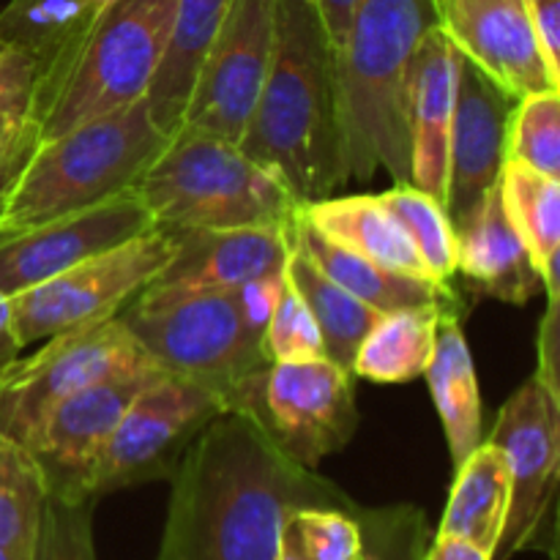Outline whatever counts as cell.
<instances>
[{
    "instance_id": "cell-1",
    "label": "cell",
    "mask_w": 560,
    "mask_h": 560,
    "mask_svg": "<svg viewBox=\"0 0 560 560\" xmlns=\"http://www.w3.org/2000/svg\"><path fill=\"white\" fill-rule=\"evenodd\" d=\"M353 503L290 459L249 413L230 408L191 441L170 476L156 560H277L293 509Z\"/></svg>"
},
{
    "instance_id": "cell-2",
    "label": "cell",
    "mask_w": 560,
    "mask_h": 560,
    "mask_svg": "<svg viewBox=\"0 0 560 560\" xmlns=\"http://www.w3.org/2000/svg\"><path fill=\"white\" fill-rule=\"evenodd\" d=\"M238 145L301 206L348 184L334 44L310 0H277L271 66Z\"/></svg>"
},
{
    "instance_id": "cell-3",
    "label": "cell",
    "mask_w": 560,
    "mask_h": 560,
    "mask_svg": "<svg viewBox=\"0 0 560 560\" xmlns=\"http://www.w3.org/2000/svg\"><path fill=\"white\" fill-rule=\"evenodd\" d=\"M435 25V0H355L334 52L348 180L386 170L410 184L408 69L421 36Z\"/></svg>"
},
{
    "instance_id": "cell-4",
    "label": "cell",
    "mask_w": 560,
    "mask_h": 560,
    "mask_svg": "<svg viewBox=\"0 0 560 560\" xmlns=\"http://www.w3.org/2000/svg\"><path fill=\"white\" fill-rule=\"evenodd\" d=\"M167 140L142 98L129 109L36 142L0 197V241L131 191Z\"/></svg>"
},
{
    "instance_id": "cell-5",
    "label": "cell",
    "mask_w": 560,
    "mask_h": 560,
    "mask_svg": "<svg viewBox=\"0 0 560 560\" xmlns=\"http://www.w3.org/2000/svg\"><path fill=\"white\" fill-rule=\"evenodd\" d=\"M135 191L153 224L173 233L293 224L301 208L244 148L191 129L170 135Z\"/></svg>"
},
{
    "instance_id": "cell-6",
    "label": "cell",
    "mask_w": 560,
    "mask_h": 560,
    "mask_svg": "<svg viewBox=\"0 0 560 560\" xmlns=\"http://www.w3.org/2000/svg\"><path fill=\"white\" fill-rule=\"evenodd\" d=\"M175 5L178 0H115L38 104L36 142L142 102L167 49Z\"/></svg>"
},
{
    "instance_id": "cell-7",
    "label": "cell",
    "mask_w": 560,
    "mask_h": 560,
    "mask_svg": "<svg viewBox=\"0 0 560 560\" xmlns=\"http://www.w3.org/2000/svg\"><path fill=\"white\" fill-rule=\"evenodd\" d=\"M118 317L159 370L202 383L224 399L246 375L268 364L260 339L241 320L235 290L148 284Z\"/></svg>"
},
{
    "instance_id": "cell-8",
    "label": "cell",
    "mask_w": 560,
    "mask_h": 560,
    "mask_svg": "<svg viewBox=\"0 0 560 560\" xmlns=\"http://www.w3.org/2000/svg\"><path fill=\"white\" fill-rule=\"evenodd\" d=\"M228 405L249 413L304 468L348 446L359 427L353 375L331 359L273 361L246 375Z\"/></svg>"
},
{
    "instance_id": "cell-9",
    "label": "cell",
    "mask_w": 560,
    "mask_h": 560,
    "mask_svg": "<svg viewBox=\"0 0 560 560\" xmlns=\"http://www.w3.org/2000/svg\"><path fill=\"white\" fill-rule=\"evenodd\" d=\"M178 235L151 228L113 249L93 255L58 277L11 295L14 331L22 348L69 328L118 317L173 262Z\"/></svg>"
},
{
    "instance_id": "cell-10",
    "label": "cell",
    "mask_w": 560,
    "mask_h": 560,
    "mask_svg": "<svg viewBox=\"0 0 560 560\" xmlns=\"http://www.w3.org/2000/svg\"><path fill=\"white\" fill-rule=\"evenodd\" d=\"M485 441L501 448L509 465V512L492 560L528 550L556 558L560 399L530 377L503 402Z\"/></svg>"
},
{
    "instance_id": "cell-11",
    "label": "cell",
    "mask_w": 560,
    "mask_h": 560,
    "mask_svg": "<svg viewBox=\"0 0 560 560\" xmlns=\"http://www.w3.org/2000/svg\"><path fill=\"white\" fill-rule=\"evenodd\" d=\"M228 399L189 377L156 370L120 416L91 481V498L113 495L153 481H170L180 457Z\"/></svg>"
},
{
    "instance_id": "cell-12",
    "label": "cell",
    "mask_w": 560,
    "mask_h": 560,
    "mask_svg": "<svg viewBox=\"0 0 560 560\" xmlns=\"http://www.w3.org/2000/svg\"><path fill=\"white\" fill-rule=\"evenodd\" d=\"M140 366H156L120 317L44 339L31 359L0 372V432L25 446L44 419L82 388Z\"/></svg>"
},
{
    "instance_id": "cell-13",
    "label": "cell",
    "mask_w": 560,
    "mask_h": 560,
    "mask_svg": "<svg viewBox=\"0 0 560 560\" xmlns=\"http://www.w3.org/2000/svg\"><path fill=\"white\" fill-rule=\"evenodd\" d=\"M273 11L277 0H233L202 55L178 129L238 145L271 66Z\"/></svg>"
},
{
    "instance_id": "cell-14",
    "label": "cell",
    "mask_w": 560,
    "mask_h": 560,
    "mask_svg": "<svg viewBox=\"0 0 560 560\" xmlns=\"http://www.w3.org/2000/svg\"><path fill=\"white\" fill-rule=\"evenodd\" d=\"M159 366L109 375L60 402L25 443L42 468L47 492L66 501H93L91 481L104 448L135 394ZM96 503V501H93Z\"/></svg>"
},
{
    "instance_id": "cell-15",
    "label": "cell",
    "mask_w": 560,
    "mask_h": 560,
    "mask_svg": "<svg viewBox=\"0 0 560 560\" xmlns=\"http://www.w3.org/2000/svg\"><path fill=\"white\" fill-rule=\"evenodd\" d=\"M156 228L135 189L0 241V290L16 295Z\"/></svg>"
},
{
    "instance_id": "cell-16",
    "label": "cell",
    "mask_w": 560,
    "mask_h": 560,
    "mask_svg": "<svg viewBox=\"0 0 560 560\" xmlns=\"http://www.w3.org/2000/svg\"><path fill=\"white\" fill-rule=\"evenodd\" d=\"M435 22L463 58L514 98L560 91L541 58L525 0H435Z\"/></svg>"
},
{
    "instance_id": "cell-17",
    "label": "cell",
    "mask_w": 560,
    "mask_h": 560,
    "mask_svg": "<svg viewBox=\"0 0 560 560\" xmlns=\"http://www.w3.org/2000/svg\"><path fill=\"white\" fill-rule=\"evenodd\" d=\"M514 107L517 98L512 93L463 58L448 145V191L443 206L452 222H459L487 195V189L501 180Z\"/></svg>"
},
{
    "instance_id": "cell-18",
    "label": "cell",
    "mask_w": 560,
    "mask_h": 560,
    "mask_svg": "<svg viewBox=\"0 0 560 560\" xmlns=\"http://www.w3.org/2000/svg\"><path fill=\"white\" fill-rule=\"evenodd\" d=\"M463 55L435 25L421 36L408 69V137L410 184L441 206L448 191V145L457 109Z\"/></svg>"
},
{
    "instance_id": "cell-19",
    "label": "cell",
    "mask_w": 560,
    "mask_h": 560,
    "mask_svg": "<svg viewBox=\"0 0 560 560\" xmlns=\"http://www.w3.org/2000/svg\"><path fill=\"white\" fill-rule=\"evenodd\" d=\"M175 235H178V252L173 262L159 273L156 282H151L156 288L238 290L249 279L282 271L293 246V224L184 230Z\"/></svg>"
},
{
    "instance_id": "cell-20",
    "label": "cell",
    "mask_w": 560,
    "mask_h": 560,
    "mask_svg": "<svg viewBox=\"0 0 560 560\" xmlns=\"http://www.w3.org/2000/svg\"><path fill=\"white\" fill-rule=\"evenodd\" d=\"M454 230L457 277H463L470 290L512 306H525L545 290L539 266L509 222L498 184L487 189L459 222H454Z\"/></svg>"
},
{
    "instance_id": "cell-21",
    "label": "cell",
    "mask_w": 560,
    "mask_h": 560,
    "mask_svg": "<svg viewBox=\"0 0 560 560\" xmlns=\"http://www.w3.org/2000/svg\"><path fill=\"white\" fill-rule=\"evenodd\" d=\"M301 217L326 238L399 277L432 282L402 224L377 195H331L301 206ZM435 284V282H432ZM441 288V284H438Z\"/></svg>"
},
{
    "instance_id": "cell-22",
    "label": "cell",
    "mask_w": 560,
    "mask_h": 560,
    "mask_svg": "<svg viewBox=\"0 0 560 560\" xmlns=\"http://www.w3.org/2000/svg\"><path fill=\"white\" fill-rule=\"evenodd\" d=\"M432 402L441 416L448 457L454 468L485 441L481 435V392L474 355L463 331V306L441 315L435 331V350L424 370Z\"/></svg>"
},
{
    "instance_id": "cell-23",
    "label": "cell",
    "mask_w": 560,
    "mask_h": 560,
    "mask_svg": "<svg viewBox=\"0 0 560 560\" xmlns=\"http://www.w3.org/2000/svg\"><path fill=\"white\" fill-rule=\"evenodd\" d=\"M293 241L328 279H334L339 288H345L364 304L375 306L377 312L408 310V306L424 304H463L454 288H438L432 282H421V279L399 277V273L386 271L377 262L334 244L331 238H326L320 230H315L301 217V208L293 222Z\"/></svg>"
},
{
    "instance_id": "cell-24",
    "label": "cell",
    "mask_w": 560,
    "mask_h": 560,
    "mask_svg": "<svg viewBox=\"0 0 560 560\" xmlns=\"http://www.w3.org/2000/svg\"><path fill=\"white\" fill-rule=\"evenodd\" d=\"M233 0H178L167 49L145 93L151 118L164 135L178 131L202 55L211 47Z\"/></svg>"
},
{
    "instance_id": "cell-25",
    "label": "cell",
    "mask_w": 560,
    "mask_h": 560,
    "mask_svg": "<svg viewBox=\"0 0 560 560\" xmlns=\"http://www.w3.org/2000/svg\"><path fill=\"white\" fill-rule=\"evenodd\" d=\"M509 512V465L506 457L490 441H481L459 468H454V485L443 509L441 536H454L495 552Z\"/></svg>"
},
{
    "instance_id": "cell-26",
    "label": "cell",
    "mask_w": 560,
    "mask_h": 560,
    "mask_svg": "<svg viewBox=\"0 0 560 560\" xmlns=\"http://www.w3.org/2000/svg\"><path fill=\"white\" fill-rule=\"evenodd\" d=\"M463 304H424L383 312L359 345L353 377L372 383H410L424 375L435 350L438 320L446 310Z\"/></svg>"
},
{
    "instance_id": "cell-27",
    "label": "cell",
    "mask_w": 560,
    "mask_h": 560,
    "mask_svg": "<svg viewBox=\"0 0 560 560\" xmlns=\"http://www.w3.org/2000/svg\"><path fill=\"white\" fill-rule=\"evenodd\" d=\"M284 273H288L290 284L299 290V295L310 306L312 317H315L317 331L323 337V348H326V359H331L342 370H353L359 345L364 342V337L383 312L364 304V301L350 295L345 288H339L334 279H328L295 241L290 246Z\"/></svg>"
},
{
    "instance_id": "cell-28",
    "label": "cell",
    "mask_w": 560,
    "mask_h": 560,
    "mask_svg": "<svg viewBox=\"0 0 560 560\" xmlns=\"http://www.w3.org/2000/svg\"><path fill=\"white\" fill-rule=\"evenodd\" d=\"M501 200L509 222L528 246L539 266L545 293H556L560 257V178H550L525 164L506 159L501 180Z\"/></svg>"
},
{
    "instance_id": "cell-29",
    "label": "cell",
    "mask_w": 560,
    "mask_h": 560,
    "mask_svg": "<svg viewBox=\"0 0 560 560\" xmlns=\"http://www.w3.org/2000/svg\"><path fill=\"white\" fill-rule=\"evenodd\" d=\"M377 197L402 224L432 282L452 288V279L457 277V230L446 208L413 184H394Z\"/></svg>"
},
{
    "instance_id": "cell-30",
    "label": "cell",
    "mask_w": 560,
    "mask_h": 560,
    "mask_svg": "<svg viewBox=\"0 0 560 560\" xmlns=\"http://www.w3.org/2000/svg\"><path fill=\"white\" fill-rule=\"evenodd\" d=\"M277 560H366L353 506H299L284 517Z\"/></svg>"
},
{
    "instance_id": "cell-31",
    "label": "cell",
    "mask_w": 560,
    "mask_h": 560,
    "mask_svg": "<svg viewBox=\"0 0 560 560\" xmlns=\"http://www.w3.org/2000/svg\"><path fill=\"white\" fill-rule=\"evenodd\" d=\"M36 58L20 44H0V153L36 145Z\"/></svg>"
},
{
    "instance_id": "cell-32",
    "label": "cell",
    "mask_w": 560,
    "mask_h": 560,
    "mask_svg": "<svg viewBox=\"0 0 560 560\" xmlns=\"http://www.w3.org/2000/svg\"><path fill=\"white\" fill-rule=\"evenodd\" d=\"M506 159L560 178V91L517 98L509 126Z\"/></svg>"
},
{
    "instance_id": "cell-33",
    "label": "cell",
    "mask_w": 560,
    "mask_h": 560,
    "mask_svg": "<svg viewBox=\"0 0 560 560\" xmlns=\"http://www.w3.org/2000/svg\"><path fill=\"white\" fill-rule=\"evenodd\" d=\"M93 501L47 495L33 560H98L93 545Z\"/></svg>"
},
{
    "instance_id": "cell-34",
    "label": "cell",
    "mask_w": 560,
    "mask_h": 560,
    "mask_svg": "<svg viewBox=\"0 0 560 560\" xmlns=\"http://www.w3.org/2000/svg\"><path fill=\"white\" fill-rule=\"evenodd\" d=\"M366 560H421L430 547L424 514L416 506H359Z\"/></svg>"
},
{
    "instance_id": "cell-35",
    "label": "cell",
    "mask_w": 560,
    "mask_h": 560,
    "mask_svg": "<svg viewBox=\"0 0 560 560\" xmlns=\"http://www.w3.org/2000/svg\"><path fill=\"white\" fill-rule=\"evenodd\" d=\"M262 355H266L268 364H273V361L326 359V348H323L315 317H312L310 306L304 304L299 290L290 284V279L284 282L282 299H279L266 334H262Z\"/></svg>"
},
{
    "instance_id": "cell-36",
    "label": "cell",
    "mask_w": 560,
    "mask_h": 560,
    "mask_svg": "<svg viewBox=\"0 0 560 560\" xmlns=\"http://www.w3.org/2000/svg\"><path fill=\"white\" fill-rule=\"evenodd\" d=\"M284 282H288V277H284V268H282V271L262 273V277L249 279V282L241 284V288L235 290L241 320H244L246 331H249L252 337L260 339V345H262V334H266L268 320H271L273 310H277L279 299H282Z\"/></svg>"
},
{
    "instance_id": "cell-37",
    "label": "cell",
    "mask_w": 560,
    "mask_h": 560,
    "mask_svg": "<svg viewBox=\"0 0 560 560\" xmlns=\"http://www.w3.org/2000/svg\"><path fill=\"white\" fill-rule=\"evenodd\" d=\"M534 377L560 399V290L547 293V310L539 323V366Z\"/></svg>"
},
{
    "instance_id": "cell-38",
    "label": "cell",
    "mask_w": 560,
    "mask_h": 560,
    "mask_svg": "<svg viewBox=\"0 0 560 560\" xmlns=\"http://www.w3.org/2000/svg\"><path fill=\"white\" fill-rule=\"evenodd\" d=\"M530 27L550 74L560 82V0H525Z\"/></svg>"
},
{
    "instance_id": "cell-39",
    "label": "cell",
    "mask_w": 560,
    "mask_h": 560,
    "mask_svg": "<svg viewBox=\"0 0 560 560\" xmlns=\"http://www.w3.org/2000/svg\"><path fill=\"white\" fill-rule=\"evenodd\" d=\"M421 560H492V556L490 552L479 550L476 545H470V541L435 534V539L430 541V547H427L424 558Z\"/></svg>"
},
{
    "instance_id": "cell-40",
    "label": "cell",
    "mask_w": 560,
    "mask_h": 560,
    "mask_svg": "<svg viewBox=\"0 0 560 560\" xmlns=\"http://www.w3.org/2000/svg\"><path fill=\"white\" fill-rule=\"evenodd\" d=\"M310 3H315V9L320 11L323 25H326L328 38L334 44V52H337L345 38V31H348L350 11H353L355 0H310Z\"/></svg>"
},
{
    "instance_id": "cell-41",
    "label": "cell",
    "mask_w": 560,
    "mask_h": 560,
    "mask_svg": "<svg viewBox=\"0 0 560 560\" xmlns=\"http://www.w3.org/2000/svg\"><path fill=\"white\" fill-rule=\"evenodd\" d=\"M20 339L14 331V315H11V299L0 290V372L20 359Z\"/></svg>"
},
{
    "instance_id": "cell-42",
    "label": "cell",
    "mask_w": 560,
    "mask_h": 560,
    "mask_svg": "<svg viewBox=\"0 0 560 560\" xmlns=\"http://www.w3.org/2000/svg\"><path fill=\"white\" fill-rule=\"evenodd\" d=\"M33 148L36 145H20L14 148V151H5L0 153V197L9 191V186L14 184V178L20 175V170L25 167L27 156L33 153Z\"/></svg>"
},
{
    "instance_id": "cell-43",
    "label": "cell",
    "mask_w": 560,
    "mask_h": 560,
    "mask_svg": "<svg viewBox=\"0 0 560 560\" xmlns=\"http://www.w3.org/2000/svg\"><path fill=\"white\" fill-rule=\"evenodd\" d=\"M38 3V0H11L9 5H5V11H20V9H27V5Z\"/></svg>"
}]
</instances>
